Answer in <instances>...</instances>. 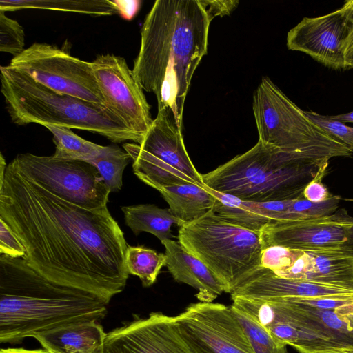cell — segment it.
<instances>
[{
	"label": "cell",
	"mask_w": 353,
	"mask_h": 353,
	"mask_svg": "<svg viewBox=\"0 0 353 353\" xmlns=\"http://www.w3.org/2000/svg\"><path fill=\"white\" fill-rule=\"evenodd\" d=\"M0 179V217L26 249L23 259L61 285L109 303L125 288L128 244L107 206L89 210L51 194L8 164Z\"/></svg>",
	"instance_id": "6da1fadb"
},
{
	"label": "cell",
	"mask_w": 353,
	"mask_h": 353,
	"mask_svg": "<svg viewBox=\"0 0 353 353\" xmlns=\"http://www.w3.org/2000/svg\"><path fill=\"white\" fill-rule=\"evenodd\" d=\"M212 20L201 0H157L141 28L133 74L143 90L154 94L158 111L172 112L181 129L186 95L207 53Z\"/></svg>",
	"instance_id": "7a4b0ae2"
},
{
	"label": "cell",
	"mask_w": 353,
	"mask_h": 353,
	"mask_svg": "<svg viewBox=\"0 0 353 353\" xmlns=\"http://www.w3.org/2000/svg\"><path fill=\"white\" fill-rule=\"evenodd\" d=\"M108 303L89 292L53 282L23 258L0 256V342L19 343L54 328L99 321Z\"/></svg>",
	"instance_id": "3957f363"
},
{
	"label": "cell",
	"mask_w": 353,
	"mask_h": 353,
	"mask_svg": "<svg viewBox=\"0 0 353 353\" xmlns=\"http://www.w3.org/2000/svg\"><path fill=\"white\" fill-rule=\"evenodd\" d=\"M0 70L1 91L13 123L57 125L97 133L113 143H141L107 107L54 92L8 65Z\"/></svg>",
	"instance_id": "277c9868"
},
{
	"label": "cell",
	"mask_w": 353,
	"mask_h": 353,
	"mask_svg": "<svg viewBox=\"0 0 353 353\" xmlns=\"http://www.w3.org/2000/svg\"><path fill=\"white\" fill-rule=\"evenodd\" d=\"M328 163H310L260 141L239 154L202 174L214 191L244 201L269 202L303 197L305 186L323 176Z\"/></svg>",
	"instance_id": "5b68a950"
},
{
	"label": "cell",
	"mask_w": 353,
	"mask_h": 353,
	"mask_svg": "<svg viewBox=\"0 0 353 353\" xmlns=\"http://www.w3.org/2000/svg\"><path fill=\"white\" fill-rule=\"evenodd\" d=\"M253 112L259 141L310 163L349 157L352 151L314 123L268 77L253 96Z\"/></svg>",
	"instance_id": "8992f818"
},
{
	"label": "cell",
	"mask_w": 353,
	"mask_h": 353,
	"mask_svg": "<svg viewBox=\"0 0 353 353\" xmlns=\"http://www.w3.org/2000/svg\"><path fill=\"white\" fill-rule=\"evenodd\" d=\"M182 246L203 262L231 294L261 266L260 232L230 223L212 210L179 227Z\"/></svg>",
	"instance_id": "52a82bcc"
},
{
	"label": "cell",
	"mask_w": 353,
	"mask_h": 353,
	"mask_svg": "<svg viewBox=\"0 0 353 353\" xmlns=\"http://www.w3.org/2000/svg\"><path fill=\"white\" fill-rule=\"evenodd\" d=\"M172 112L159 110L141 143H125L134 174L156 189L188 183L205 185L185 146Z\"/></svg>",
	"instance_id": "ba28073f"
},
{
	"label": "cell",
	"mask_w": 353,
	"mask_h": 353,
	"mask_svg": "<svg viewBox=\"0 0 353 353\" xmlns=\"http://www.w3.org/2000/svg\"><path fill=\"white\" fill-rule=\"evenodd\" d=\"M8 165L23 177L74 205L89 210L107 206L110 192L97 169L87 161L23 153Z\"/></svg>",
	"instance_id": "9c48e42d"
},
{
	"label": "cell",
	"mask_w": 353,
	"mask_h": 353,
	"mask_svg": "<svg viewBox=\"0 0 353 353\" xmlns=\"http://www.w3.org/2000/svg\"><path fill=\"white\" fill-rule=\"evenodd\" d=\"M8 66L54 92L106 107L92 62L72 57L57 46L34 43L14 57Z\"/></svg>",
	"instance_id": "30bf717a"
},
{
	"label": "cell",
	"mask_w": 353,
	"mask_h": 353,
	"mask_svg": "<svg viewBox=\"0 0 353 353\" xmlns=\"http://www.w3.org/2000/svg\"><path fill=\"white\" fill-rule=\"evenodd\" d=\"M176 320L194 353H255L231 306L200 301L188 306Z\"/></svg>",
	"instance_id": "8fae6325"
},
{
	"label": "cell",
	"mask_w": 353,
	"mask_h": 353,
	"mask_svg": "<svg viewBox=\"0 0 353 353\" xmlns=\"http://www.w3.org/2000/svg\"><path fill=\"white\" fill-rule=\"evenodd\" d=\"M92 64L106 107L143 140L153 121L150 106L125 59L101 54Z\"/></svg>",
	"instance_id": "7c38bea8"
},
{
	"label": "cell",
	"mask_w": 353,
	"mask_h": 353,
	"mask_svg": "<svg viewBox=\"0 0 353 353\" xmlns=\"http://www.w3.org/2000/svg\"><path fill=\"white\" fill-rule=\"evenodd\" d=\"M274 272L283 278L353 290V249L347 244L307 250L283 248Z\"/></svg>",
	"instance_id": "4fadbf2b"
},
{
	"label": "cell",
	"mask_w": 353,
	"mask_h": 353,
	"mask_svg": "<svg viewBox=\"0 0 353 353\" xmlns=\"http://www.w3.org/2000/svg\"><path fill=\"white\" fill-rule=\"evenodd\" d=\"M104 353H194L183 339L176 316L160 312L135 318L106 333Z\"/></svg>",
	"instance_id": "5bb4252c"
},
{
	"label": "cell",
	"mask_w": 353,
	"mask_h": 353,
	"mask_svg": "<svg viewBox=\"0 0 353 353\" xmlns=\"http://www.w3.org/2000/svg\"><path fill=\"white\" fill-rule=\"evenodd\" d=\"M351 23L341 7L327 14L304 17L287 35V47L325 66L346 69L344 46Z\"/></svg>",
	"instance_id": "9a60e30c"
},
{
	"label": "cell",
	"mask_w": 353,
	"mask_h": 353,
	"mask_svg": "<svg viewBox=\"0 0 353 353\" xmlns=\"http://www.w3.org/2000/svg\"><path fill=\"white\" fill-rule=\"evenodd\" d=\"M263 249L280 246L307 250L347 243L345 228L323 217L302 221H272L260 231Z\"/></svg>",
	"instance_id": "2e32d148"
},
{
	"label": "cell",
	"mask_w": 353,
	"mask_h": 353,
	"mask_svg": "<svg viewBox=\"0 0 353 353\" xmlns=\"http://www.w3.org/2000/svg\"><path fill=\"white\" fill-rule=\"evenodd\" d=\"M250 299L312 298L353 294V290L278 276L261 266L231 294Z\"/></svg>",
	"instance_id": "e0dca14e"
},
{
	"label": "cell",
	"mask_w": 353,
	"mask_h": 353,
	"mask_svg": "<svg viewBox=\"0 0 353 353\" xmlns=\"http://www.w3.org/2000/svg\"><path fill=\"white\" fill-rule=\"evenodd\" d=\"M165 248V266L174 279L197 290L201 302H212L226 292L223 283L203 262L188 252L179 243L171 239L161 241Z\"/></svg>",
	"instance_id": "ac0fdd59"
},
{
	"label": "cell",
	"mask_w": 353,
	"mask_h": 353,
	"mask_svg": "<svg viewBox=\"0 0 353 353\" xmlns=\"http://www.w3.org/2000/svg\"><path fill=\"white\" fill-rule=\"evenodd\" d=\"M105 335L98 321H90L54 328L33 338L50 353H104Z\"/></svg>",
	"instance_id": "d6986e66"
},
{
	"label": "cell",
	"mask_w": 353,
	"mask_h": 353,
	"mask_svg": "<svg viewBox=\"0 0 353 353\" xmlns=\"http://www.w3.org/2000/svg\"><path fill=\"white\" fill-rule=\"evenodd\" d=\"M210 190L215 197L212 211L216 214L230 223L252 231L260 232L268 223L274 221L285 207L283 201H248Z\"/></svg>",
	"instance_id": "ffe728a7"
},
{
	"label": "cell",
	"mask_w": 353,
	"mask_h": 353,
	"mask_svg": "<svg viewBox=\"0 0 353 353\" xmlns=\"http://www.w3.org/2000/svg\"><path fill=\"white\" fill-rule=\"evenodd\" d=\"M169 205L179 227L201 218L212 210L215 197L205 185L194 183L164 187L157 190Z\"/></svg>",
	"instance_id": "44dd1931"
},
{
	"label": "cell",
	"mask_w": 353,
	"mask_h": 353,
	"mask_svg": "<svg viewBox=\"0 0 353 353\" xmlns=\"http://www.w3.org/2000/svg\"><path fill=\"white\" fill-rule=\"evenodd\" d=\"M125 223L134 234L142 232H149L158 238L161 242L174 237L171 227L178 220L169 208H160L152 204H139L123 206Z\"/></svg>",
	"instance_id": "7402d4cb"
},
{
	"label": "cell",
	"mask_w": 353,
	"mask_h": 353,
	"mask_svg": "<svg viewBox=\"0 0 353 353\" xmlns=\"http://www.w3.org/2000/svg\"><path fill=\"white\" fill-rule=\"evenodd\" d=\"M37 8L94 16H111L118 11L110 0H1L0 10Z\"/></svg>",
	"instance_id": "603a6c76"
},
{
	"label": "cell",
	"mask_w": 353,
	"mask_h": 353,
	"mask_svg": "<svg viewBox=\"0 0 353 353\" xmlns=\"http://www.w3.org/2000/svg\"><path fill=\"white\" fill-rule=\"evenodd\" d=\"M53 136L55 152L53 157L61 160L88 161L95 158L104 146L87 141L70 128L57 125L45 126Z\"/></svg>",
	"instance_id": "cb8c5ba5"
},
{
	"label": "cell",
	"mask_w": 353,
	"mask_h": 353,
	"mask_svg": "<svg viewBox=\"0 0 353 353\" xmlns=\"http://www.w3.org/2000/svg\"><path fill=\"white\" fill-rule=\"evenodd\" d=\"M166 260L165 254L143 245H128L126 250L125 265L128 274L137 276L145 288L155 283L161 269L166 265Z\"/></svg>",
	"instance_id": "d4e9b609"
},
{
	"label": "cell",
	"mask_w": 353,
	"mask_h": 353,
	"mask_svg": "<svg viewBox=\"0 0 353 353\" xmlns=\"http://www.w3.org/2000/svg\"><path fill=\"white\" fill-rule=\"evenodd\" d=\"M132 161L130 154L117 145L104 146L95 158L88 161L94 165L103 178L110 192H119L123 185L124 169Z\"/></svg>",
	"instance_id": "484cf974"
},
{
	"label": "cell",
	"mask_w": 353,
	"mask_h": 353,
	"mask_svg": "<svg viewBox=\"0 0 353 353\" xmlns=\"http://www.w3.org/2000/svg\"><path fill=\"white\" fill-rule=\"evenodd\" d=\"M255 353H288L283 342L276 339L246 313L231 305Z\"/></svg>",
	"instance_id": "4316f807"
},
{
	"label": "cell",
	"mask_w": 353,
	"mask_h": 353,
	"mask_svg": "<svg viewBox=\"0 0 353 353\" xmlns=\"http://www.w3.org/2000/svg\"><path fill=\"white\" fill-rule=\"evenodd\" d=\"M340 200V196L332 195L320 203L311 202L304 197L294 199L278 221H302L328 216L336 211Z\"/></svg>",
	"instance_id": "83f0119b"
},
{
	"label": "cell",
	"mask_w": 353,
	"mask_h": 353,
	"mask_svg": "<svg viewBox=\"0 0 353 353\" xmlns=\"http://www.w3.org/2000/svg\"><path fill=\"white\" fill-rule=\"evenodd\" d=\"M24 40L23 27L0 10V51L16 57L25 50Z\"/></svg>",
	"instance_id": "f1b7e54d"
},
{
	"label": "cell",
	"mask_w": 353,
	"mask_h": 353,
	"mask_svg": "<svg viewBox=\"0 0 353 353\" xmlns=\"http://www.w3.org/2000/svg\"><path fill=\"white\" fill-rule=\"evenodd\" d=\"M306 115L319 127L347 145L353 152V127L314 111H305Z\"/></svg>",
	"instance_id": "f546056e"
},
{
	"label": "cell",
	"mask_w": 353,
	"mask_h": 353,
	"mask_svg": "<svg viewBox=\"0 0 353 353\" xmlns=\"http://www.w3.org/2000/svg\"><path fill=\"white\" fill-rule=\"evenodd\" d=\"M0 254L12 258H23L26 249L14 232L0 217Z\"/></svg>",
	"instance_id": "4dcf8cb0"
},
{
	"label": "cell",
	"mask_w": 353,
	"mask_h": 353,
	"mask_svg": "<svg viewBox=\"0 0 353 353\" xmlns=\"http://www.w3.org/2000/svg\"><path fill=\"white\" fill-rule=\"evenodd\" d=\"M323 176H318L312 179L305 186L303 197L314 203H320L328 199L332 195L325 185L321 182Z\"/></svg>",
	"instance_id": "1f68e13d"
},
{
	"label": "cell",
	"mask_w": 353,
	"mask_h": 353,
	"mask_svg": "<svg viewBox=\"0 0 353 353\" xmlns=\"http://www.w3.org/2000/svg\"><path fill=\"white\" fill-rule=\"evenodd\" d=\"M207 11L213 19L216 16L230 14L237 6L239 1L236 0H201Z\"/></svg>",
	"instance_id": "d6a6232c"
},
{
	"label": "cell",
	"mask_w": 353,
	"mask_h": 353,
	"mask_svg": "<svg viewBox=\"0 0 353 353\" xmlns=\"http://www.w3.org/2000/svg\"><path fill=\"white\" fill-rule=\"evenodd\" d=\"M118 14L125 20H132L139 12L141 1L140 0H112Z\"/></svg>",
	"instance_id": "836d02e7"
},
{
	"label": "cell",
	"mask_w": 353,
	"mask_h": 353,
	"mask_svg": "<svg viewBox=\"0 0 353 353\" xmlns=\"http://www.w3.org/2000/svg\"><path fill=\"white\" fill-rule=\"evenodd\" d=\"M344 46V57L346 69L353 68V20Z\"/></svg>",
	"instance_id": "e575fe53"
},
{
	"label": "cell",
	"mask_w": 353,
	"mask_h": 353,
	"mask_svg": "<svg viewBox=\"0 0 353 353\" xmlns=\"http://www.w3.org/2000/svg\"><path fill=\"white\" fill-rule=\"evenodd\" d=\"M326 221L341 225L353 224V216L349 215L344 209L336 211L333 214L323 217Z\"/></svg>",
	"instance_id": "d590c367"
},
{
	"label": "cell",
	"mask_w": 353,
	"mask_h": 353,
	"mask_svg": "<svg viewBox=\"0 0 353 353\" xmlns=\"http://www.w3.org/2000/svg\"><path fill=\"white\" fill-rule=\"evenodd\" d=\"M0 353H50L46 349L27 350L24 348H2Z\"/></svg>",
	"instance_id": "8d00e7d4"
},
{
	"label": "cell",
	"mask_w": 353,
	"mask_h": 353,
	"mask_svg": "<svg viewBox=\"0 0 353 353\" xmlns=\"http://www.w3.org/2000/svg\"><path fill=\"white\" fill-rule=\"evenodd\" d=\"M330 117L343 123H353V110L347 113L332 115Z\"/></svg>",
	"instance_id": "74e56055"
},
{
	"label": "cell",
	"mask_w": 353,
	"mask_h": 353,
	"mask_svg": "<svg viewBox=\"0 0 353 353\" xmlns=\"http://www.w3.org/2000/svg\"><path fill=\"white\" fill-rule=\"evenodd\" d=\"M345 228L347 235V245L353 249V224L343 225Z\"/></svg>",
	"instance_id": "f35d334b"
},
{
	"label": "cell",
	"mask_w": 353,
	"mask_h": 353,
	"mask_svg": "<svg viewBox=\"0 0 353 353\" xmlns=\"http://www.w3.org/2000/svg\"><path fill=\"white\" fill-rule=\"evenodd\" d=\"M319 353H351L347 350H327V351H324V352H319Z\"/></svg>",
	"instance_id": "ab89813d"
},
{
	"label": "cell",
	"mask_w": 353,
	"mask_h": 353,
	"mask_svg": "<svg viewBox=\"0 0 353 353\" xmlns=\"http://www.w3.org/2000/svg\"><path fill=\"white\" fill-rule=\"evenodd\" d=\"M347 351H348V352H350L351 353H353V350H347Z\"/></svg>",
	"instance_id": "60d3db41"
},
{
	"label": "cell",
	"mask_w": 353,
	"mask_h": 353,
	"mask_svg": "<svg viewBox=\"0 0 353 353\" xmlns=\"http://www.w3.org/2000/svg\"><path fill=\"white\" fill-rule=\"evenodd\" d=\"M353 316V315H352Z\"/></svg>",
	"instance_id": "b9f144b4"
}]
</instances>
